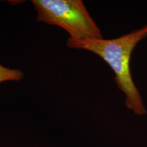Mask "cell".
Returning a JSON list of instances; mask_svg holds the SVG:
<instances>
[{
  "instance_id": "obj_3",
  "label": "cell",
  "mask_w": 147,
  "mask_h": 147,
  "mask_svg": "<svg viewBox=\"0 0 147 147\" xmlns=\"http://www.w3.org/2000/svg\"><path fill=\"white\" fill-rule=\"evenodd\" d=\"M24 76L21 70L7 68L0 63V84L5 81H19Z\"/></svg>"
},
{
  "instance_id": "obj_2",
  "label": "cell",
  "mask_w": 147,
  "mask_h": 147,
  "mask_svg": "<svg viewBox=\"0 0 147 147\" xmlns=\"http://www.w3.org/2000/svg\"><path fill=\"white\" fill-rule=\"evenodd\" d=\"M37 20L60 27L69 38L100 39V28L89 14L81 0H32Z\"/></svg>"
},
{
  "instance_id": "obj_1",
  "label": "cell",
  "mask_w": 147,
  "mask_h": 147,
  "mask_svg": "<svg viewBox=\"0 0 147 147\" xmlns=\"http://www.w3.org/2000/svg\"><path fill=\"white\" fill-rule=\"evenodd\" d=\"M147 37V25L118 38L111 39H74L68 38L71 49L93 53L107 63L115 74L118 88L125 95L126 107L138 116L146 114L142 97L132 79L130 63L132 53L138 42Z\"/></svg>"
}]
</instances>
